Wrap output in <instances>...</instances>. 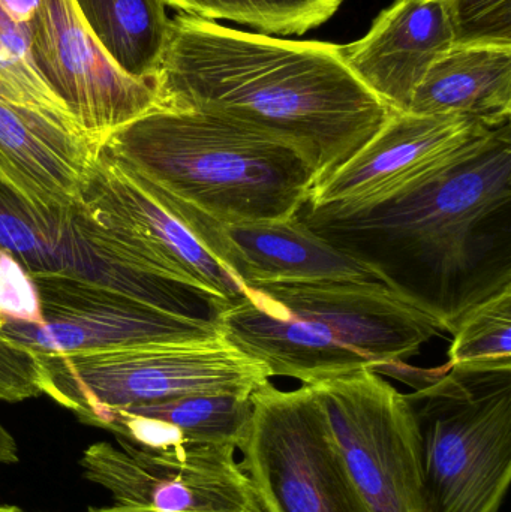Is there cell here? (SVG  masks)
<instances>
[{
  "label": "cell",
  "mask_w": 511,
  "mask_h": 512,
  "mask_svg": "<svg viewBox=\"0 0 511 512\" xmlns=\"http://www.w3.org/2000/svg\"><path fill=\"white\" fill-rule=\"evenodd\" d=\"M297 219L452 334L511 288V122L440 173L368 206H312Z\"/></svg>",
  "instance_id": "1"
},
{
  "label": "cell",
  "mask_w": 511,
  "mask_h": 512,
  "mask_svg": "<svg viewBox=\"0 0 511 512\" xmlns=\"http://www.w3.org/2000/svg\"><path fill=\"white\" fill-rule=\"evenodd\" d=\"M149 83L155 104L224 114L290 141L314 165L317 185L392 113L350 71L339 45L242 32L188 14L170 18Z\"/></svg>",
  "instance_id": "2"
},
{
  "label": "cell",
  "mask_w": 511,
  "mask_h": 512,
  "mask_svg": "<svg viewBox=\"0 0 511 512\" xmlns=\"http://www.w3.org/2000/svg\"><path fill=\"white\" fill-rule=\"evenodd\" d=\"M99 149L143 188L222 224L294 218L317 185L290 141L197 108L155 104Z\"/></svg>",
  "instance_id": "3"
},
{
  "label": "cell",
  "mask_w": 511,
  "mask_h": 512,
  "mask_svg": "<svg viewBox=\"0 0 511 512\" xmlns=\"http://www.w3.org/2000/svg\"><path fill=\"white\" fill-rule=\"evenodd\" d=\"M219 333L273 376L314 385L362 369L390 373L443 334L378 280L267 283L215 315Z\"/></svg>",
  "instance_id": "4"
},
{
  "label": "cell",
  "mask_w": 511,
  "mask_h": 512,
  "mask_svg": "<svg viewBox=\"0 0 511 512\" xmlns=\"http://www.w3.org/2000/svg\"><path fill=\"white\" fill-rule=\"evenodd\" d=\"M405 396L419 435L422 512H500L511 481V369L446 364Z\"/></svg>",
  "instance_id": "5"
},
{
  "label": "cell",
  "mask_w": 511,
  "mask_h": 512,
  "mask_svg": "<svg viewBox=\"0 0 511 512\" xmlns=\"http://www.w3.org/2000/svg\"><path fill=\"white\" fill-rule=\"evenodd\" d=\"M35 357L41 393L87 426L117 409L198 394L252 396L270 382L221 334Z\"/></svg>",
  "instance_id": "6"
},
{
  "label": "cell",
  "mask_w": 511,
  "mask_h": 512,
  "mask_svg": "<svg viewBox=\"0 0 511 512\" xmlns=\"http://www.w3.org/2000/svg\"><path fill=\"white\" fill-rule=\"evenodd\" d=\"M243 471L266 512H372L354 486L309 385L252 394Z\"/></svg>",
  "instance_id": "7"
},
{
  "label": "cell",
  "mask_w": 511,
  "mask_h": 512,
  "mask_svg": "<svg viewBox=\"0 0 511 512\" xmlns=\"http://www.w3.org/2000/svg\"><path fill=\"white\" fill-rule=\"evenodd\" d=\"M87 236L119 264L176 283L219 307L245 286L164 204L99 149L80 203Z\"/></svg>",
  "instance_id": "8"
},
{
  "label": "cell",
  "mask_w": 511,
  "mask_h": 512,
  "mask_svg": "<svg viewBox=\"0 0 511 512\" xmlns=\"http://www.w3.org/2000/svg\"><path fill=\"white\" fill-rule=\"evenodd\" d=\"M309 387L369 510L422 512L419 435L407 396L372 369Z\"/></svg>",
  "instance_id": "9"
},
{
  "label": "cell",
  "mask_w": 511,
  "mask_h": 512,
  "mask_svg": "<svg viewBox=\"0 0 511 512\" xmlns=\"http://www.w3.org/2000/svg\"><path fill=\"white\" fill-rule=\"evenodd\" d=\"M231 445L143 450L98 442L81 457L84 478L114 505L144 512H266Z\"/></svg>",
  "instance_id": "10"
},
{
  "label": "cell",
  "mask_w": 511,
  "mask_h": 512,
  "mask_svg": "<svg viewBox=\"0 0 511 512\" xmlns=\"http://www.w3.org/2000/svg\"><path fill=\"white\" fill-rule=\"evenodd\" d=\"M32 277L38 289L42 321H0V331L33 354H77L221 334L215 319L180 315L71 277Z\"/></svg>",
  "instance_id": "11"
},
{
  "label": "cell",
  "mask_w": 511,
  "mask_h": 512,
  "mask_svg": "<svg viewBox=\"0 0 511 512\" xmlns=\"http://www.w3.org/2000/svg\"><path fill=\"white\" fill-rule=\"evenodd\" d=\"M0 251L35 274H57L131 295L180 315L215 318L216 304L191 289L129 270L87 236L80 206L50 207L0 179Z\"/></svg>",
  "instance_id": "12"
},
{
  "label": "cell",
  "mask_w": 511,
  "mask_h": 512,
  "mask_svg": "<svg viewBox=\"0 0 511 512\" xmlns=\"http://www.w3.org/2000/svg\"><path fill=\"white\" fill-rule=\"evenodd\" d=\"M27 32L33 65L99 147L111 132L155 105L152 84L126 74L110 59L75 0H41Z\"/></svg>",
  "instance_id": "13"
},
{
  "label": "cell",
  "mask_w": 511,
  "mask_h": 512,
  "mask_svg": "<svg viewBox=\"0 0 511 512\" xmlns=\"http://www.w3.org/2000/svg\"><path fill=\"white\" fill-rule=\"evenodd\" d=\"M494 128L467 117L392 111L380 129L314 189L312 206H368L440 173Z\"/></svg>",
  "instance_id": "14"
},
{
  "label": "cell",
  "mask_w": 511,
  "mask_h": 512,
  "mask_svg": "<svg viewBox=\"0 0 511 512\" xmlns=\"http://www.w3.org/2000/svg\"><path fill=\"white\" fill-rule=\"evenodd\" d=\"M165 206L243 286L377 280L359 262L312 233L297 216L281 221L222 224L173 201H165Z\"/></svg>",
  "instance_id": "15"
},
{
  "label": "cell",
  "mask_w": 511,
  "mask_h": 512,
  "mask_svg": "<svg viewBox=\"0 0 511 512\" xmlns=\"http://www.w3.org/2000/svg\"><path fill=\"white\" fill-rule=\"evenodd\" d=\"M453 45L450 0H396L362 39L341 50L363 86L405 113L429 69Z\"/></svg>",
  "instance_id": "16"
},
{
  "label": "cell",
  "mask_w": 511,
  "mask_h": 512,
  "mask_svg": "<svg viewBox=\"0 0 511 512\" xmlns=\"http://www.w3.org/2000/svg\"><path fill=\"white\" fill-rule=\"evenodd\" d=\"M99 155L92 138L0 99V179L50 207L80 206Z\"/></svg>",
  "instance_id": "17"
},
{
  "label": "cell",
  "mask_w": 511,
  "mask_h": 512,
  "mask_svg": "<svg viewBox=\"0 0 511 512\" xmlns=\"http://www.w3.org/2000/svg\"><path fill=\"white\" fill-rule=\"evenodd\" d=\"M252 417V396L198 394L117 409L95 426L119 444L143 450L231 445L239 451Z\"/></svg>",
  "instance_id": "18"
},
{
  "label": "cell",
  "mask_w": 511,
  "mask_h": 512,
  "mask_svg": "<svg viewBox=\"0 0 511 512\" xmlns=\"http://www.w3.org/2000/svg\"><path fill=\"white\" fill-rule=\"evenodd\" d=\"M408 111L467 117L488 128L511 122V47L453 45L429 69Z\"/></svg>",
  "instance_id": "19"
},
{
  "label": "cell",
  "mask_w": 511,
  "mask_h": 512,
  "mask_svg": "<svg viewBox=\"0 0 511 512\" xmlns=\"http://www.w3.org/2000/svg\"><path fill=\"white\" fill-rule=\"evenodd\" d=\"M81 17L110 59L149 81L167 41L170 17L162 0H75Z\"/></svg>",
  "instance_id": "20"
},
{
  "label": "cell",
  "mask_w": 511,
  "mask_h": 512,
  "mask_svg": "<svg viewBox=\"0 0 511 512\" xmlns=\"http://www.w3.org/2000/svg\"><path fill=\"white\" fill-rule=\"evenodd\" d=\"M180 14L228 20L264 35H303L329 20L342 0H162Z\"/></svg>",
  "instance_id": "21"
},
{
  "label": "cell",
  "mask_w": 511,
  "mask_h": 512,
  "mask_svg": "<svg viewBox=\"0 0 511 512\" xmlns=\"http://www.w3.org/2000/svg\"><path fill=\"white\" fill-rule=\"evenodd\" d=\"M0 99L36 111L63 128L83 134L65 102L33 65L27 26L14 23L0 9ZM86 135V134H83ZM87 137V135H86Z\"/></svg>",
  "instance_id": "22"
},
{
  "label": "cell",
  "mask_w": 511,
  "mask_h": 512,
  "mask_svg": "<svg viewBox=\"0 0 511 512\" xmlns=\"http://www.w3.org/2000/svg\"><path fill=\"white\" fill-rule=\"evenodd\" d=\"M447 366L461 370L511 369V288L462 316L452 333Z\"/></svg>",
  "instance_id": "23"
},
{
  "label": "cell",
  "mask_w": 511,
  "mask_h": 512,
  "mask_svg": "<svg viewBox=\"0 0 511 512\" xmlns=\"http://www.w3.org/2000/svg\"><path fill=\"white\" fill-rule=\"evenodd\" d=\"M455 45L511 47V0H450Z\"/></svg>",
  "instance_id": "24"
},
{
  "label": "cell",
  "mask_w": 511,
  "mask_h": 512,
  "mask_svg": "<svg viewBox=\"0 0 511 512\" xmlns=\"http://www.w3.org/2000/svg\"><path fill=\"white\" fill-rule=\"evenodd\" d=\"M0 321H42L38 289L29 271L8 252L0 251Z\"/></svg>",
  "instance_id": "25"
},
{
  "label": "cell",
  "mask_w": 511,
  "mask_h": 512,
  "mask_svg": "<svg viewBox=\"0 0 511 512\" xmlns=\"http://www.w3.org/2000/svg\"><path fill=\"white\" fill-rule=\"evenodd\" d=\"M41 394L35 354L0 331V400L23 402Z\"/></svg>",
  "instance_id": "26"
},
{
  "label": "cell",
  "mask_w": 511,
  "mask_h": 512,
  "mask_svg": "<svg viewBox=\"0 0 511 512\" xmlns=\"http://www.w3.org/2000/svg\"><path fill=\"white\" fill-rule=\"evenodd\" d=\"M41 0H0V9L20 26H27Z\"/></svg>",
  "instance_id": "27"
},
{
  "label": "cell",
  "mask_w": 511,
  "mask_h": 512,
  "mask_svg": "<svg viewBox=\"0 0 511 512\" xmlns=\"http://www.w3.org/2000/svg\"><path fill=\"white\" fill-rule=\"evenodd\" d=\"M18 462L17 444H15L14 436L2 426L0 423V463L12 465Z\"/></svg>",
  "instance_id": "28"
},
{
  "label": "cell",
  "mask_w": 511,
  "mask_h": 512,
  "mask_svg": "<svg viewBox=\"0 0 511 512\" xmlns=\"http://www.w3.org/2000/svg\"><path fill=\"white\" fill-rule=\"evenodd\" d=\"M87 512H144L135 510V508L120 507V505H111V507L104 508H90Z\"/></svg>",
  "instance_id": "29"
},
{
  "label": "cell",
  "mask_w": 511,
  "mask_h": 512,
  "mask_svg": "<svg viewBox=\"0 0 511 512\" xmlns=\"http://www.w3.org/2000/svg\"><path fill=\"white\" fill-rule=\"evenodd\" d=\"M0 512H23L14 505H0Z\"/></svg>",
  "instance_id": "30"
}]
</instances>
